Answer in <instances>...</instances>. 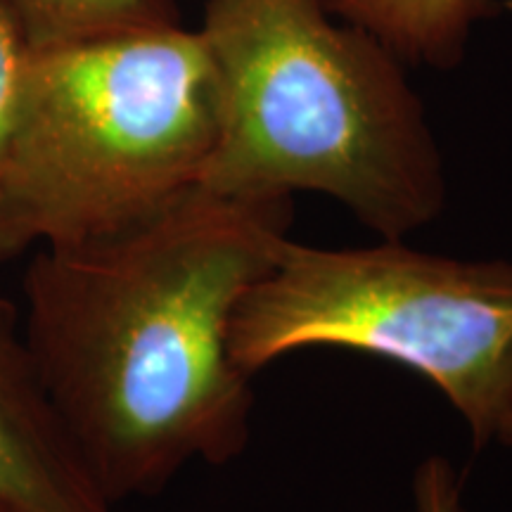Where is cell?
<instances>
[{"mask_svg":"<svg viewBox=\"0 0 512 512\" xmlns=\"http://www.w3.org/2000/svg\"><path fill=\"white\" fill-rule=\"evenodd\" d=\"M0 503L17 512H114L43 389L8 299H0Z\"/></svg>","mask_w":512,"mask_h":512,"instance_id":"5","label":"cell"},{"mask_svg":"<svg viewBox=\"0 0 512 512\" xmlns=\"http://www.w3.org/2000/svg\"><path fill=\"white\" fill-rule=\"evenodd\" d=\"M29 48L178 24L174 0H0Z\"/></svg>","mask_w":512,"mask_h":512,"instance_id":"7","label":"cell"},{"mask_svg":"<svg viewBox=\"0 0 512 512\" xmlns=\"http://www.w3.org/2000/svg\"><path fill=\"white\" fill-rule=\"evenodd\" d=\"M290 200L195 188L155 219L36 249L24 344L64 430L114 508L192 463L228 465L252 439V375L233 313L290 238Z\"/></svg>","mask_w":512,"mask_h":512,"instance_id":"1","label":"cell"},{"mask_svg":"<svg viewBox=\"0 0 512 512\" xmlns=\"http://www.w3.org/2000/svg\"><path fill=\"white\" fill-rule=\"evenodd\" d=\"M328 10L394 50L403 62L453 67L477 22L501 12L496 0H330Z\"/></svg>","mask_w":512,"mask_h":512,"instance_id":"6","label":"cell"},{"mask_svg":"<svg viewBox=\"0 0 512 512\" xmlns=\"http://www.w3.org/2000/svg\"><path fill=\"white\" fill-rule=\"evenodd\" d=\"M415 512H470L465 479L446 456L422 458L413 475Z\"/></svg>","mask_w":512,"mask_h":512,"instance_id":"9","label":"cell"},{"mask_svg":"<svg viewBox=\"0 0 512 512\" xmlns=\"http://www.w3.org/2000/svg\"><path fill=\"white\" fill-rule=\"evenodd\" d=\"M29 43L15 24L5 5L0 3V159L15 124L24 72L29 62Z\"/></svg>","mask_w":512,"mask_h":512,"instance_id":"8","label":"cell"},{"mask_svg":"<svg viewBox=\"0 0 512 512\" xmlns=\"http://www.w3.org/2000/svg\"><path fill=\"white\" fill-rule=\"evenodd\" d=\"M496 441H498V444H501V446L510 448V451H512V415L501 425V430H498Z\"/></svg>","mask_w":512,"mask_h":512,"instance_id":"10","label":"cell"},{"mask_svg":"<svg viewBox=\"0 0 512 512\" xmlns=\"http://www.w3.org/2000/svg\"><path fill=\"white\" fill-rule=\"evenodd\" d=\"M0 512H17V510H15V508H10V505L0 503Z\"/></svg>","mask_w":512,"mask_h":512,"instance_id":"11","label":"cell"},{"mask_svg":"<svg viewBox=\"0 0 512 512\" xmlns=\"http://www.w3.org/2000/svg\"><path fill=\"white\" fill-rule=\"evenodd\" d=\"M219 128L200 188L235 200L320 192L382 240L446 209L444 157L403 62L320 0H207Z\"/></svg>","mask_w":512,"mask_h":512,"instance_id":"2","label":"cell"},{"mask_svg":"<svg viewBox=\"0 0 512 512\" xmlns=\"http://www.w3.org/2000/svg\"><path fill=\"white\" fill-rule=\"evenodd\" d=\"M228 347L252 377L304 349L392 361L444 394L482 451L512 415V264L403 240L328 249L287 238L235 309Z\"/></svg>","mask_w":512,"mask_h":512,"instance_id":"4","label":"cell"},{"mask_svg":"<svg viewBox=\"0 0 512 512\" xmlns=\"http://www.w3.org/2000/svg\"><path fill=\"white\" fill-rule=\"evenodd\" d=\"M320 3H323V5H325V8H328V3H330V0H320Z\"/></svg>","mask_w":512,"mask_h":512,"instance_id":"12","label":"cell"},{"mask_svg":"<svg viewBox=\"0 0 512 512\" xmlns=\"http://www.w3.org/2000/svg\"><path fill=\"white\" fill-rule=\"evenodd\" d=\"M219 91L178 24L31 48L0 159V264L155 219L200 188Z\"/></svg>","mask_w":512,"mask_h":512,"instance_id":"3","label":"cell"}]
</instances>
